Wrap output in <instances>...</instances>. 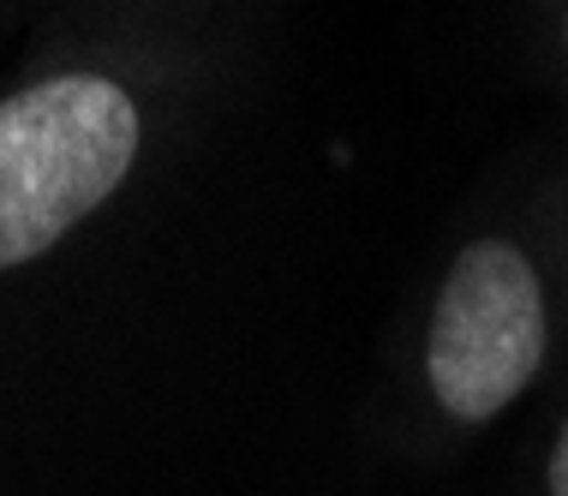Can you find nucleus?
<instances>
[{"label": "nucleus", "instance_id": "nucleus-1", "mask_svg": "<svg viewBox=\"0 0 568 496\" xmlns=\"http://www.w3.org/2000/svg\"><path fill=\"white\" fill-rule=\"evenodd\" d=\"M568 347V270L527 227H479L443 263L407 395L432 437L467 443L503 425Z\"/></svg>", "mask_w": 568, "mask_h": 496}, {"label": "nucleus", "instance_id": "nucleus-2", "mask_svg": "<svg viewBox=\"0 0 568 496\" xmlns=\"http://www.w3.org/2000/svg\"><path fill=\"white\" fill-rule=\"evenodd\" d=\"M532 485L539 496H568V401L550 418L545 443H539V467H532Z\"/></svg>", "mask_w": 568, "mask_h": 496}, {"label": "nucleus", "instance_id": "nucleus-3", "mask_svg": "<svg viewBox=\"0 0 568 496\" xmlns=\"http://www.w3.org/2000/svg\"><path fill=\"white\" fill-rule=\"evenodd\" d=\"M120 7H144V12H174V19H210L204 0H120Z\"/></svg>", "mask_w": 568, "mask_h": 496}, {"label": "nucleus", "instance_id": "nucleus-4", "mask_svg": "<svg viewBox=\"0 0 568 496\" xmlns=\"http://www.w3.org/2000/svg\"><path fill=\"white\" fill-rule=\"evenodd\" d=\"M550 37H557V54L568 60V0H557V12H550Z\"/></svg>", "mask_w": 568, "mask_h": 496}, {"label": "nucleus", "instance_id": "nucleus-5", "mask_svg": "<svg viewBox=\"0 0 568 496\" xmlns=\"http://www.w3.org/2000/svg\"><path fill=\"white\" fill-rule=\"evenodd\" d=\"M19 7H24V0H0V30H7L12 19H19Z\"/></svg>", "mask_w": 568, "mask_h": 496}]
</instances>
